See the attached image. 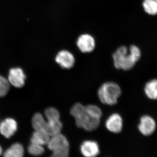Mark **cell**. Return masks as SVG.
<instances>
[{"instance_id":"ac0fdd59","label":"cell","mask_w":157,"mask_h":157,"mask_svg":"<svg viewBox=\"0 0 157 157\" xmlns=\"http://www.w3.org/2000/svg\"><path fill=\"white\" fill-rule=\"evenodd\" d=\"M28 151L31 155L39 156L43 154L45 151V149L42 145L31 143L28 147Z\"/></svg>"},{"instance_id":"5bb4252c","label":"cell","mask_w":157,"mask_h":157,"mask_svg":"<svg viewBox=\"0 0 157 157\" xmlns=\"http://www.w3.org/2000/svg\"><path fill=\"white\" fill-rule=\"evenodd\" d=\"M24 149L19 143H14L4 153V156L6 157H21L23 156Z\"/></svg>"},{"instance_id":"44dd1931","label":"cell","mask_w":157,"mask_h":157,"mask_svg":"<svg viewBox=\"0 0 157 157\" xmlns=\"http://www.w3.org/2000/svg\"><path fill=\"white\" fill-rule=\"evenodd\" d=\"M2 147L0 146V155H2Z\"/></svg>"},{"instance_id":"7a4b0ae2","label":"cell","mask_w":157,"mask_h":157,"mask_svg":"<svg viewBox=\"0 0 157 157\" xmlns=\"http://www.w3.org/2000/svg\"><path fill=\"white\" fill-rule=\"evenodd\" d=\"M70 112L75 118L76 125L78 128L91 132L98 128L100 125L101 119L94 117L88 113L85 106L80 103L74 104Z\"/></svg>"},{"instance_id":"6da1fadb","label":"cell","mask_w":157,"mask_h":157,"mask_svg":"<svg viewBox=\"0 0 157 157\" xmlns=\"http://www.w3.org/2000/svg\"><path fill=\"white\" fill-rule=\"evenodd\" d=\"M140 49L136 45H131L129 50L126 46L122 45L113 54V65L119 70H131L140 59Z\"/></svg>"},{"instance_id":"d6986e66","label":"cell","mask_w":157,"mask_h":157,"mask_svg":"<svg viewBox=\"0 0 157 157\" xmlns=\"http://www.w3.org/2000/svg\"><path fill=\"white\" fill-rule=\"evenodd\" d=\"M86 110L88 113L94 117L101 119L102 115L101 109L95 105H88L85 106Z\"/></svg>"},{"instance_id":"ffe728a7","label":"cell","mask_w":157,"mask_h":157,"mask_svg":"<svg viewBox=\"0 0 157 157\" xmlns=\"http://www.w3.org/2000/svg\"><path fill=\"white\" fill-rule=\"evenodd\" d=\"M10 88V83L8 79L0 75V97L7 94Z\"/></svg>"},{"instance_id":"277c9868","label":"cell","mask_w":157,"mask_h":157,"mask_svg":"<svg viewBox=\"0 0 157 157\" xmlns=\"http://www.w3.org/2000/svg\"><path fill=\"white\" fill-rule=\"evenodd\" d=\"M47 145L52 152V156L67 157L70 154L69 141L67 137L61 133L50 137Z\"/></svg>"},{"instance_id":"ba28073f","label":"cell","mask_w":157,"mask_h":157,"mask_svg":"<svg viewBox=\"0 0 157 157\" xmlns=\"http://www.w3.org/2000/svg\"><path fill=\"white\" fill-rule=\"evenodd\" d=\"M155 128V121L151 117L145 115L141 117L138 129L142 135L149 136L154 133Z\"/></svg>"},{"instance_id":"9a60e30c","label":"cell","mask_w":157,"mask_h":157,"mask_svg":"<svg viewBox=\"0 0 157 157\" xmlns=\"http://www.w3.org/2000/svg\"><path fill=\"white\" fill-rule=\"evenodd\" d=\"M144 92L147 98L151 100H157V79L151 80L145 85Z\"/></svg>"},{"instance_id":"30bf717a","label":"cell","mask_w":157,"mask_h":157,"mask_svg":"<svg viewBox=\"0 0 157 157\" xmlns=\"http://www.w3.org/2000/svg\"><path fill=\"white\" fill-rule=\"evenodd\" d=\"M123 123L122 118L121 115L114 113L107 118L105 125L109 132L113 133H119L122 130Z\"/></svg>"},{"instance_id":"3957f363","label":"cell","mask_w":157,"mask_h":157,"mask_svg":"<svg viewBox=\"0 0 157 157\" xmlns=\"http://www.w3.org/2000/svg\"><path fill=\"white\" fill-rule=\"evenodd\" d=\"M121 90L119 86L112 82H105L101 86L98 91L100 101L106 105H115L120 97Z\"/></svg>"},{"instance_id":"7c38bea8","label":"cell","mask_w":157,"mask_h":157,"mask_svg":"<svg viewBox=\"0 0 157 157\" xmlns=\"http://www.w3.org/2000/svg\"><path fill=\"white\" fill-rule=\"evenodd\" d=\"M50 137L49 135L45 132L35 130L31 138V143L36 144L42 146L47 145Z\"/></svg>"},{"instance_id":"9c48e42d","label":"cell","mask_w":157,"mask_h":157,"mask_svg":"<svg viewBox=\"0 0 157 157\" xmlns=\"http://www.w3.org/2000/svg\"><path fill=\"white\" fill-rule=\"evenodd\" d=\"M17 128V122L11 118L6 119L0 123V133L7 138L13 136Z\"/></svg>"},{"instance_id":"2e32d148","label":"cell","mask_w":157,"mask_h":157,"mask_svg":"<svg viewBox=\"0 0 157 157\" xmlns=\"http://www.w3.org/2000/svg\"><path fill=\"white\" fill-rule=\"evenodd\" d=\"M143 6L144 11L147 14H157V0H144Z\"/></svg>"},{"instance_id":"8992f818","label":"cell","mask_w":157,"mask_h":157,"mask_svg":"<svg viewBox=\"0 0 157 157\" xmlns=\"http://www.w3.org/2000/svg\"><path fill=\"white\" fill-rule=\"evenodd\" d=\"M55 61L64 69H70L75 65V58L72 52L66 49L59 51L55 57Z\"/></svg>"},{"instance_id":"e0dca14e","label":"cell","mask_w":157,"mask_h":157,"mask_svg":"<svg viewBox=\"0 0 157 157\" xmlns=\"http://www.w3.org/2000/svg\"><path fill=\"white\" fill-rule=\"evenodd\" d=\"M45 117L48 121H56L60 120L59 113L56 108L49 107L45 110Z\"/></svg>"},{"instance_id":"4fadbf2b","label":"cell","mask_w":157,"mask_h":157,"mask_svg":"<svg viewBox=\"0 0 157 157\" xmlns=\"http://www.w3.org/2000/svg\"><path fill=\"white\" fill-rule=\"evenodd\" d=\"M32 125L36 131H43L46 132L47 122L43 116L39 113L34 114L32 119Z\"/></svg>"},{"instance_id":"52a82bcc","label":"cell","mask_w":157,"mask_h":157,"mask_svg":"<svg viewBox=\"0 0 157 157\" xmlns=\"http://www.w3.org/2000/svg\"><path fill=\"white\" fill-rule=\"evenodd\" d=\"M26 76L20 68H11L9 70L8 81L14 87L21 88L25 85Z\"/></svg>"},{"instance_id":"8fae6325","label":"cell","mask_w":157,"mask_h":157,"mask_svg":"<svg viewBox=\"0 0 157 157\" xmlns=\"http://www.w3.org/2000/svg\"><path fill=\"white\" fill-rule=\"evenodd\" d=\"M80 151L85 157H94L100 153V148L98 143L94 140H85L80 146Z\"/></svg>"},{"instance_id":"5b68a950","label":"cell","mask_w":157,"mask_h":157,"mask_svg":"<svg viewBox=\"0 0 157 157\" xmlns=\"http://www.w3.org/2000/svg\"><path fill=\"white\" fill-rule=\"evenodd\" d=\"M76 44L79 50L83 53H91L94 50L96 46L94 38L87 33L80 35L77 38Z\"/></svg>"}]
</instances>
